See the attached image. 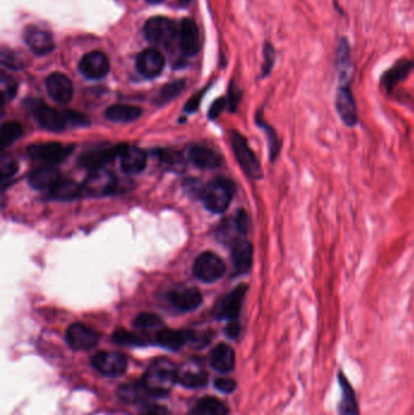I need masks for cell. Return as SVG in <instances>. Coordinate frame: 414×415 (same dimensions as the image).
Listing matches in <instances>:
<instances>
[{
    "mask_svg": "<svg viewBox=\"0 0 414 415\" xmlns=\"http://www.w3.org/2000/svg\"><path fill=\"white\" fill-rule=\"evenodd\" d=\"M168 410L164 407L157 405H146L141 408L140 415H167Z\"/></svg>",
    "mask_w": 414,
    "mask_h": 415,
    "instance_id": "obj_45",
    "label": "cell"
},
{
    "mask_svg": "<svg viewBox=\"0 0 414 415\" xmlns=\"http://www.w3.org/2000/svg\"><path fill=\"white\" fill-rule=\"evenodd\" d=\"M263 56H264V62H263V66H261L260 78H266V77H269L270 73L274 70V64H276V57H277L274 44L271 41H269V40L265 41Z\"/></svg>",
    "mask_w": 414,
    "mask_h": 415,
    "instance_id": "obj_37",
    "label": "cell"
},
{
    "mask_svg": "<svg viewBox=\"0 0 414 415\" xmlns=\"http://www.w3.org/2000/svg\"><path fill=\"white\" fill-rule=\"evenodd\" d=\"M28 155L46 165H54L65 160L73 151L72 146H64L59 142L35 144L28 147Z\"/></svg>",
    "mask_w": 414,
    "mask_h": 415,
    "instance_id": "obj_11",
    "label": "cell"
},
{
    "mask_svg": "<svg viewBox=\"0 0 414 415\" xmlns=\"http://www.w3.org/2000/svg\"><path fill=\"white\" fill-rule=\"evenodd\" d=\"M60 180V173L53 165L40 166L32 171L28 177V182L35 190H51Z\"/></svg>",
    "mask_w": 414,
    "mask_h": 415,
    "instance_id": "obj_26",
    "label": "cell"
},
{
    "mask_svg": "<svg viewBox=\"0 0 414 415\" xmlns=\"http://www.w3.org/2000/svg\"><path fill=\"white\" fill-rule=\"evenodd\" d=\"M189 157L191 162L200 169H214L221 164V155L205 146L191 147Z\"/></svg>",
    "mask_w": 414,
    "mask_h": 415,
    "instance_id": "obj_28",
    "label": "cell"
},
{
    "mask_svg": "<svg viewBox=\"0 0 414 415\" xmlns=\"http://www.w3.org/2000/svg\"><path fill=\"white\" fill-rule=\"evenodd\" d=\"M215 387L225 394H231L236 390V381L229 378H219L214 383Z\"/></svg>",
    "mask_w": 414,
    "mask_h": 415,
    "instance_id": "obj_44",
    "label": "cell"
},
{
    "mask_svg": "<svg viewBox=\"0 0 414 415\" xmlns=\"http://www.w3.org/2000/svg\"><path fill=\"white\" fill-rule=\"evenodd\" d=\"M179 35L178 27L174 21L168 17H152L146 22L145 37L152 46L156 48H167L174 41L176 35Z\"/></svg>",
    "mask_w": 414,
    "mask_h": 415,
    "instance_id": "obj_7",
    "label": "cell"
},
{
    "mask_svg": "<svg viewBox=\"0 0 414 415\" xmlns=\"http://www.w3.org/2000/svg\"><path fill=\"white\" fill-rule=\"evenodd\" d=\"M333 6H335V10L339 12L340 15H345L344 11L341 10V8H340L339 3L337 1V0H333Z\"/></svg>",
    "mask_w": 414,
    "mask_h": 415,
    "instance_id": "obj_49",
    "label": "cell"
},
{
    "mask_svg": "<svg viewBox=\"0 0 414 415\" xmlns=\"http://www.w3.org/2000/svg\"><path fill=\"white\" fill-rule=\"evenodd\" d=\"M32 110H33L35 120L39 123L41 128H44L46 131L59 133V131H65L66 126H68L65 112L61 113L50 106L45 105L44 102H41V101L35 102L32 107Z\"/></svg>",
    "mask_w": 414,
    "mask_h": 415,
    "instance_id": "obj_14",
    "label": "cell"
},
{
    "mask_svg": "<svg viewBox=\"0 0 414 415\" xmlns=\"http://www.w3.org/2000/svg\"><path fill=\"white\" fill-rule=\"evenodd\" d=\"M149 3H152V4H158L160 1H163V0H147Z\"/></svg>",
    "mask_w": 414,
    "mask_h": 415,
    "instance_id": "obj_50",
    "label": "cell"
},
{
    "mask_svg": "<svg viewBox=\"0 0 414 415\" xmlns=\"http://www.w3.org/2000/svg\"><path fill=\"white\" fill-rule=\"evenodd\" d=\"M142 115L140 107L131 105H113L106 110V118L115 123H130Z\"/></svg>",
    "mask_w": 414,
    "mask_h": 415,
    "instance_id": "obj_32",
    "label": "cell"
},
{
    "mask_svg": "<svg viewBox=\"0 0 414 415\" xmlns=\"http://www.w3.org/2000/svg\"><path fill=\"white\" fill-rule=\"evenodd\" d=\"M46 90L57 104H68L73 96V86L68 77L62 73H53L46 79Z\"/></svg>",
    "mask_w": 414,
    "mask_h": 415,
    "instance_id": "obj_19",
    "label": "cell"
},
{
    "mask_svg": "<svg viewBox=\"0 0 414 415\" xmlns=\"http://www.w3.org/2000/svg\"><path fill=\"white\" fill-rule=\"evenodd\" d=\"M414 72V59L407 57H399L395 61L389 68L380 75L379 88L380 90L385 93L386 95L395 96L396 88L408 79L409 75Z\"/></svg>",
    "mask_w": 414,
    "mask_h": 415,
    "instance_id": "obj_6",
    "label": "cell"
},
{
    "mask_svg": "<svg viewBox=\"0 0 414 415\" xmlns=\"http://www.w3.org/2000/svg\"><path fill=\"white\" fill-rule=\"evenodd\" d=\"M162 325V320L153 313H141L134 320V327L139 330L156 329Z\"/></svg>",
    "mask_w": 414,
    "mask_h": 415,
    "instance_id": "obj_39",
    "label": "cell"
},
{
    "mask_svg": "<svg viewBox=\"0 0 414 415\" xmlns=\"http://www.w3.org/2000/svg\"><path fill=\"white\" fill-rule=\"evenodd\" d=\"M253 245L250 240L245 238H237L232 247L231 259L238 273L250 272L253 266Z\"/></svg>",
    "mask_w": 414,
    "mask_h": 415,
    "instance_id": "obj_24",
    "label": "cell"
},
{
    "mask_svg": "<svg viewBox=\"0 0 414 415\" xmlns=\"http://www.w3.org/2000/svg\"><path fill=\"white\" fill-rule=\"evenodd\" d=\"M180 3H181V4H182V6H186V4H189V3H190L191 0H179Z\"/></svg>",
    "mask_w": 414,
    "mask_h": 415,
    "instance_id": "obj_51",
    "label": "cell"
},
{
    "mask_svg": "<svg viewBox=\"0 0 414 415\" xmlns=\"http://www.w3.org/2000/svg\"><path fill=\"white\" fill-rule=\"evenodd\" d=\"M234 184L225 179H216L205 186L203 190V202L207 209L216 214L224 213L229 208L234 197Z\"/></svg>",
    "mask_w": 414,
    "mask_h": 415,
    "instance_id": "obj_3",
    "label": "cell"
},
{
    "mask_svg": "<svg viewBox=\"0 0 414 415\" xmlns=\"http://www.w3.org/2000/svg\"><path fill=\"white\" fill-rule=\"evenodd\" d=\"M241 333V325L238 323V320H231L229 325L226 327V334L231 339H236L237 336H240Z\"/></svg>",
    "mask_w": 414,
    "mask_h": 415,
    "instance_id": "obj_46",
    "label": "cell"
},
{
    "mask_svg": "<svg viewBox=\"0 0 414 415\" xmlns=\"http://www.w3.org/2000/svg\"><path fill=\"white\" fill-rule=\"evenodd\" d=\"M181 50L187 56H194L200 50V30L192 19H184L179 28Z\"/></svg>",
    "mask_w": 414,
    "mask_h": 415,
    "instance_id": "obj_20",
    "label": "cell"
},
{
    "mask_svg": "<svg viewBox=\"0 0 414 415\" xmlns=\"http://www.w3.org/2000/svg\"><path fill=\"white\" fill-rule=\"evenodd\" d=\"M66 340L73 350L85 351L95 347L100 340V336L86 325L73 323L67 329Z\"/></svg>",
    "mask_w": 414,
    "mask_h": 415,
    "instance_id": "obj_16",
    "label": "cell"
},
{
    "mask_svg": "<svg viewBox=\"0 0 414 415\" xmlns=\"http://www.w3.org/2000/svg\"><path fill=\"white\" fill-rule=\"evenodd\" d=\"M164 57L157 49H147L139 54L136 67L141 75L146 78H155L164 68Z\"/></svg>",
    "mask_w": 414,
    "mask_h": 415,
    "instance_id": "obj_21",
    "label": "cell"
},
{
    "mask_svg": "<svg viewBox=\"0 0 414 415\" xmlns=\"http://www.w3.org/2000/svg\"><path fill=\"white\" fill-rule=\"evenodd\" d=\"M247 290H248L247 285L240 284L236 289L223 298L215 310L216 317L220 320H237L242 310Z\"/></svg>",
    "mask_w": 414,
    "mask_h": 415,
    "instance_id": "obj_13",
    "label": "cell"
},
{
    "mask_svg": "<svg viewBox=\"0 0 414 415\" xmlns=\"http://www.w3.org/2000/svg\"><path fill=\"white\" fill-rule=\"evenodd\" d=\"M337 383L340 391V398L337 405V414L361 415L357 392L343 369H338L337 371Z\"/></svg>",
    "mask_w": 414,
    "mask_h": 415,
    "instance_id": "obj_9",
    "label": "cell"
},
{
    "mask_svg": "<svg viewBox=\"0 0 414 415\" xmlns=\"http://www.w3.org/2000/svg\"><path fill=\"white\" fill-rule=\"evenodd\" d=\"M112 339L118 345L142 346L146 344V341L142 338L124 329L115 330Z\"/></svg>",
    "mask_w": 414,
    "mask_h": 415,
    "instance_id": "obj_38",
    "label": "cell"
},
{
    "mask_svg": "<svg viewBox=\"0 0 414 415\" xmlns=\"http://www.w3.org/2000/svg\"><path fill=\"white\" fill-rule=\"evenodd\" d=\"M208 381V373L202 362L190 360L178 367V383L189 389L205 386Z\"/></svg>",
    "mask_w": 414,
    "mask_h": 415,
    "instance_id": "obj_15",
    "label": "cell"
},
{
    "mask_svg": "<svg viewBox=\"0 0 414 415\" xmlns=\"http://www.w3.org/2000/svg\"><path fill=\"white\" fill-rule=\"evenodd\" d=\"M191 331L174 329H160L156 334L157 344L168 350H179L190 340Z\"/></svg>",
    "mask_w": 414,
    "mask_h": 415,
    "instance_id": "obj_29",
    "label": "cell"
},
{
    "mask_svg": "<svg viewBox=\"0 0 414 415\" xmlns=\"http://www.w3.org/2000/svg\"><path fill=\"white\" fill-rule=\"evenodd\" d=\"M16 171H17V165H16L14 160H11V158L3 160L1 166H0V176H1L3 180H6L8 177H11V176L15 174Z\"/></svg>",
    "mask_w": 414,
    "mask_h": 415,
    "instance_id": "obj_43",
    "label": "cell"
},
{
    "mask_svg": "<svg viewBox=\"0 0 414 415\" xmlns=\"http://www.w3.org/2000/svg\"><path fill=\"white\" fill-rule=\"evenodd\" d=\"M16 90H17V84L15 80L10 78L9 75H1V95H3V102L6 104L8 101H10L15 96Z\"/></svg>",
    "mask_w": 414,
    "mask_h": 415,
    "instance_id": "obj_40",
    "label": "cell"
},
{
    "mask_svg": "<svg viewBox=\"0 0 414 415\" xmlns=\"http://www.w3.org/2000/svg\"><path fill=\"white\" fill-rule=\"evenodd\" d=\"M142 383L152 397H163L178 383V367L173 360L160 357L147 368Z\"/></svg>",
    "mask_w": 414,
    "mask_h": 415,
    "instance_id": "obj_1",
    "label": "cell"
},
{
    "mask_svg": "<svg viewBox=\"0 0 414 415\" xmlns=\"http://www.w3.org/2000/svg\"><path fill=\"white\" fill-rule=\"evenodd\" d=\"M83 193V187L72 180H60L50 190L51 198L59 200H77Z\"/></svg>",
    "mask_w": 414,
    "mask_h": 415,
    "instance_id": "obj_33",
    "label": "cell"
},
{
    "mask_svg": "<svg viewBox=\"0 0 414 415\" xmlns=\"http://www.w3.org/2000/svg\"><path fill=\"white\" fill-rule=\"evenodd\" d=\"M255 120H256V124H258L260 129H263L265 135H266V139H267L270 162H271V163H274V162L277 160V158H279V155H280L281 153V148H282V141H281L280 136H279V134H277V131H276L274 128H272V126H270L269 123L265 122L261 112L256 113V118H255Z\"/></svg>",
    "mask_w": 414,
    "mask_h": 415,
    "instance_id": "obj_31",
    "label": "cell"
},
{
    "mask_svg": "<svg viewBox=\"0 0 414 415\" xmlns=\"http://www.w3.org/2000/svg\"><path fill=\"white\" fill-rule=\"evenodd\" d=\"M194 413L196 415H227L229 409L224 402L214 397H205L197 402Z\"/></svg>",
    "mask_w": 414,
    "mask_h": 415,
    "instance_id": "obj_34",
    "label": "cell"
},
{
    "mask_svg": "<svg viewBox=\"0 0 414 415\" xmlns=\"http://www.w3.org/2000/svg\"><path fill=\"white\" fill-rule=\"evenodd\" d=\"M231 146L242 171L252 180L259 181L264 177L258 157L248 145V141L238 131H231Z\"/></svg>",
    "mask_w": 414,
    "mask_h": 415,
    "instance_id": "obj_2",
    "label": "cell"
},
{
    "mask_svg": "<svg viewBox=\"0 0 414 415\" xmlns=\"http://www.w3.org/2000/svg\"><path fill=\"white\" fill-rule=\"evenodd\" d=\"M209 363L220 373H229L235 368V351L231 346L219 344L210 352Z\"/></svg>",
    "mask_w": 414,
    "mask_h": 415,
    "instance_id": "obj_25",
    "label": "cell"
},
{
    "mask_svg": "<svg viewBox=\"0 0 414 415\" xmlns=\"http://www.w3.org/2000/svg\"><path fill=\"white\" fill-rule=\"evenodd\" d=\"M225 270L224 261L211 251L200 254L194 264L196 277L205 283H213L220 280L224 276Z\"/></svg>",
    "mask_w": 414,
    "mask_h": 415,
    "instance_id": "obj_8",
    "label": "cell"
},
{
    "mask_svg": "<svg viewBox=\"0 0 414 415\" xmlns=\"http://www.w3.org/2000/svg\"><path fill=\"white\" fill-rule=\"evenodd\" d=\"M65 115L68 126H83L89 124L88 118L83 115H80V113H77V112H73V110H68V112H65Z\"/></svg>",
    "mask_w": 414,
    "mask_h": 415,
    "instance_id": "obj_42",
    "label": "cell"
},
{
    "mask_svg": "<svg viewBox=\"0 0 414 415\" xmlns=\"http://www.w3.org/2000/svg\"><path fill=\"white\" fill-rule=\"evenodd\" d=\"M22 126L17 122H6L1 128V140H0V148L6 150L10 147L21 135H22Z\"/></svg>",
    "mask_w": 414,
    "mask_h": 415,
    "instance_id": "obj_35",
    "label": "cell"
},
{
    "mask_svg": "<svg viewBox=\"0 0 414 415\" xmlns=\"http://www.w3.org/2000/svg\"><path fill=\"white\" fill-rule=\"evenodd\" d=\"M91 363L102 376H120L128 369V360L123 354L115 351H102L93 357Z\"/></svg>",
    "mask_w": 414,
    "mask_h": 415,
    "instance_id": "obj_10",
    "label": "cell"
},
{
    "mask_svg": "<svg viewBox=\"0 0 414 415\" xmlns=\"http://www.w3.org/2000/svg\"><path fill=\"white\" fill-rule=\"evenodd\" d=\"M168 300L180 311H192L197 309L202 302L200 291L196 288H179L170 290Z\"/></svg>",
    "mask_w": 414,
    "mask_h": 415,
    "instance_id": "obj_23",
    "label": "cell"
},
{
    "mask_svg": "<svg viewBox=\"0 0 414 415\" xmlns=\"http://www.w3.org/2000/svg\"><path fill=\"white\" fill-rule=\"evenodd\" d=\"M335 70L338 86H352L355 64L352 60L351 43L346 35H341L337 40L335 51Z\"/></svg>",
    "mask_w": 414,
    "mask_h": 415,
    "instance_id": "obj_4",
    "label": "cell"
},
{
    "mask_svg": "<svg viewBox=\"0 0 414 415\" xmlns=\"http://www.w3.org/2000/svg\"><path fill=\"white\" fill-rule=\"evenodd\" d=\"M335 108L341 123L349 129L359 126V115L357 102L351 86H338L335 90Z\"/></svg>",
    "mask_w": 414,
    "mask_h": 415,
    "instance_id": "obj_5",
    "label": "cell"
},
{
    "mask_svg": "<svg viewBox=\"0 0 414 415\" xmlns=\"http://www.w3.org/2000/svg\"><path fill=\"white\" fill-rule=\"evenodd\" d=\"M120 166L126 174H138L145 169L147 158L146 153L138 147L125 146L120 155Z\"/></svg>",
    "mask_w": 414,
    "mask_h": 415,
    "instance_id": "obj_27",
    "label": "cell"
},
{
    "mask_svg": "<svg viewBox=\"0 0 414 415\" xmlns=\"http://www.w3.org/2000/svg\"><path fill=\"white\" fill-rule=\"evenodd\" d=\"M232 222H234L236 231H237L238 235H247V232H248V215H247V213L245 211L240 209V211H237Z\"/></svg>",
    "mask_w": 414,
    "mask_h": 415,
    "instance_id": "obj_41",
    "label": "cell"
},
{
    "mask_svg": "<svg viewBox=\"0 0 414 415\" xmlns=\"http://www.w3.org/2000/svg\"><path fill=\"white\" fill-rule=\"evenodd\" d=\"M25 41L30 46V50L35 55L44 56L50 54L54 50V39L49 32L38 28V27H28L25 33Z\"/></svg>",
    "mask_w": 414,
    "mask_h": 415,
    "instance_id": "obj_22",
    "label": "cell"
},
{
    "mask_svg": "<svg viewBox=\"0 0 414 415\" xmlns=\"http://www.w3.org/2000/svg\"><path fill=\"white\" fill-rule=\"evenodd\" d=\"M184 88H185L184 80H176V81L167 84L160 89V94L156 97V104L164 105L167 102H170L176 96L179 95L181 91L184 90Z\"/></svg>",
    "mask_w": 414,
    "mask_h": 415,
    "instance_id": "obj_36",
    "label": "cell"
},
{
    "mask_svg": "<svg viewBox=\"0 0 414 415\" xmlns=\"http://www.w3.org/2000/svg\"><path fill=\"white\" fill-rule=\"evenodd\" d=\"M79 70L89 79H101L110 70V60L102 51H90L80 60Z\"/></svg>",
    "mask_w": 414,
    "mask_h": 415,
    "instance_id": "obj_17",
    "label": "cell"
},
{
    "mask_svg": "<svg viewBox=\"0 0 414 415\" xmlns=\"http://www.w3.org/2000/svg\"><path fill=\"white\" fill-rule=\"evenodd\" d=\"M117 396L120 397V400H123L125 403H131V405L145 402L147 398L152 397L142 381L141 383H128V384L120 385V389L117 391Z\"/></svg>",
    "mask_w": 414,
    "mask_h": 415,
    "instance_id": "obj_30",
    "label": "cell"
},
{
    "mask_svg": "<svg viewBox=\"0 0 414 415\" xmlns=\"http://www.w3.org/2000/svg\"><path fill=\"white\" fill-rule=\"evenodd\" d=\"M225 105H226V100L225 99H219V100L215 101L214 105L210 107V119H215L221 113V110H224Z\"/></svg>",
    "mask_w": 414,
    "mask_h": 415,
    "instance_id": "obj_47",
    "label": "cell"
},
{
    "mask_svg": "<svg viewBox=\"0 0 414 415\" xmlns=\"http://www.w3.org/2000/svg\"><path fill=\"white\" fill-rule=\"evenodd\" d=\"M202 95H203V91L200 93V94H197V95L194 96V97H192V99L187 102L185 110H187V112H195V110L198 108V106H200Z\"/></svg>",
    "mask_w": 414,
    "mask_h": 415,
    "instance_id": "obj_48",
    "label": "cell"
},
{
    "mask_svg": "<svg viewBox=\"0 0 414 415\" xmlns=\"http://www.w3.org/2000/svg\"><path fill=\"white\" fill-rule=\"evenodd\" d=\"M83 190L84 193L95 197L112 195L118 192V180L112 173L105 169L94 171L85 180Z\"/></svg>",
    "mask_w": 414,
    "mask_h": 415,
    "instance_id": "obj_12",
    "label": "cell"
},
{
    "mask_svg": "<svg viewBox=\"0 0 414 415\" xmlns=\"http://www.w3.org/2000/svg\"><path fill=\"white\" fill-rule=\"evenodd\" d=\"M124 148L125 145H118L100 148V150L90 151L80 157L79 164L90 171H100V169H104L106 164L111 163L117 157H120Z\"/></svg>",
    "mask_w": 414,
    "mask_h": 415,
    "instance_id": "obj_18",
    "label": "cell"
}]
</instances>
